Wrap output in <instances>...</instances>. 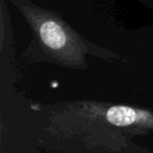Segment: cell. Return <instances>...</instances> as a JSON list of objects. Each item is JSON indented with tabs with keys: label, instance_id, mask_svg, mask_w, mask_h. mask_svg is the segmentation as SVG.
<instances>
[{
	"label": "cell",
	"instance_id": "cell-1",
	"mask_svg": "<svg viewBox=\"0 0 153 153\" xmlns=\"http://www.w3.org/2000/svg\"><path fill=\"white\" fill-rule=\"evenodd\" d=\"M44 131L69 153H126L129 137L153 131V111L122 104L74 101L51 106Z\"/></svg>",
	"mask_w": 153,
	"mask_h": 153
},
{
	"label": "cell",
	"instance_id": "cell-2",
	"mask_svg": "<svg viewBox=\"0 0 153 153\" xmlns=\"http://www.w3.org/2000/svg\"><path fill=\"white\" fill-rule=\"evenodd\" d=\"M39 51L28 58L34 62H47L65 68L85 70L88 68L86 55L100 56L74 36L61 22L44 19L37 23Z\"/></svg>",
	"mask_w": 153,
	"mask_h": 153
}]
</instances>
